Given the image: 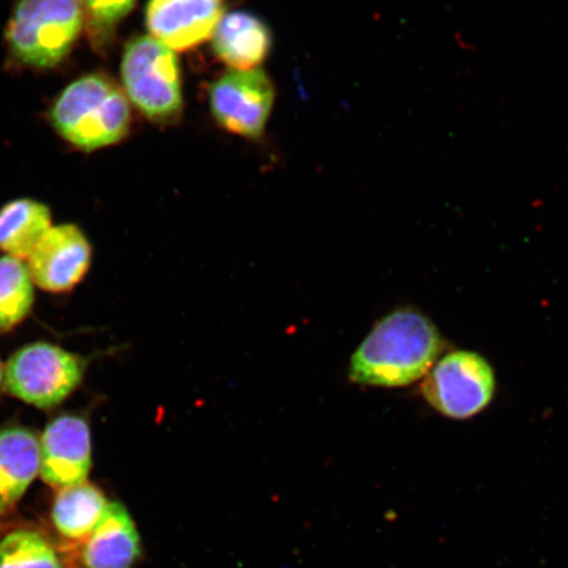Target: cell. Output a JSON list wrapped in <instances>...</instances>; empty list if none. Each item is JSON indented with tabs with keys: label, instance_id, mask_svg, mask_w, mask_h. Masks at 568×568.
<instances>
[{
	"label": "cell",
	"instance_id": "obj_19",
	"mask_svg": "<svg viewBox=\"0 0 568 568\" xmlns=\"http://www.w3.org/2000/svg\"><path fill=\"white\" fill-rule=\"evenodd\" d=\"M2 378H3V371H2V365H0V383H2Z\"/></svg>",
	"mask_w": 568,
	"mask_h": 568
},
{
	"label": "cell",
	"instance_id": "obj_2",
	"mask_svg": "<svg viewBox=\"0 0 568 568\" xmlns=\"http://www.w3.org/2000/svg\"><path fill=\"white\" fill-rule=\"evenodd\" d=\"M51 120L70 144L95 151L124 139L131 126V106L110 77L89 74L69 84L55 99Z\"/></svg>",
	"mask_w": 568,
	"mask_h": 568
},
{
	"label": "cell",
	"instance_id": "obj_10",
	"mask_svg": "<svg viewBox=\"0 0 568 568\" xmlns=\"http://www.w3.org/2000/svg\"><path fill=\"white\" fill-rule=\"evenodd\" d=\"M30 274L39 287L49 293H65L87 275L91 246L77 225L53 226L30 255Z\"/></svg>",
	"mask_w": 568,
	"mask_h": 568
},
{
	"label": "cell",
	"instance_id": "obj_15",
	"mask_svg": "<svg viewBox=\"0 0 568 568\" xmlns=\"http://www.w3.org/2000/svg\"><path fill=\"white\" fill-rule=\"evenodd\" d=\"M110 501L90 483L60 489L52 508V521L57 531L70 541L81 542L101 521Z\"/></svg>",
	"mask_w": 568,
	"mask_h": 568
},
{
	"label": "cell",
	"instance_id": "obj_9",
	"mask_svg": "<svg viewBox=\"0 0 568 568\" xmlns=\"http://www.w3.org/2000/svg\"><path fill=\"white\" fill-rule=\"evenodd\" d=\"M91 437L84 418L63 415L47 426L40 442V475L47 485L65 489L87 483Z\"/></svg>",
	"mask_w": 568,
	"mask_h": 568
},
{
	"label": "cell",
	"instance_id": "obj_13",
	"mask_svg": "<svg viewBox=\"0 0 568 568\" xmlns=\"http://www.w3.org/2000/svg\"><path fill=\"white\" fill-rule=\"evenodd\" d=\"M40 473V443L21 428L0 430V520L11 513Z\"/></svg>",
	"mask_w": 568,
	"mask_h": 568
},
{
	"label": "cell",
	"instance_id": "obj_1",
	"mask_svg": "<svg viewBox=\"0 0 568 568\" xmlns=\"http://www.w3.org/2000/svg\"><path fill=\"white\" fill-rule=\"evenodd\" d=\"M444 351L436 325L415 308H397L374 325L355 351L351 379L359 385L404 387L435 366Z\"/></svg>",
	"mask_w": 568,
	"mask_h": 568
},
{
	"label": "cell",
	"instance_id": "obj_12",
	"mask_svg": "<svg viewBox=\"0 0 568 568\" xmlns=\"http://www.w3.org/2000/svg\"><path fill=\"white\" fill-rule=\"evenodd\" d=\"M272 45L273 36L265 21L244 11L224 16L212 36L213 52L231 69H257Z\"/></svg>",
	"mask_w": 568,
	"mask_h": 568
},
{
	"label": "cell",
	"instance_id": "obj_17",
	"mask_svg": "<svg viewBox=\"0 0 568 568\" xmlns=\"http://www.w3.org/2000/svg\"><path fill=\"white\" fill-rule=\"evenodd\" d=\"M0 568H62L52 545L38 531L13 530L0 541Z\"/></svg>",
	"mask_w": 568,
	"mask_h": 568
},
{
	"label": "cell",
	"instance_id": "obj_6",
	"mask_svg": "<svg viewBox=\"0 0 568 568\" xmlns=\"http://www.w3.org/2000/svg\"><path fill=\"white\" fill-rule=\"evenodd\" d=\"M83 372L84 362L77 355L38 343L12 355L6 367V387L34 407L53 408L80 385Z\"/></svg>",
	"mask_w": 568,
	"mask_h": 568
},
{
	"label": "cell",
	"instance_id": "obj_4",
	"mask_svg": "<svg viewBox=\"0 0 568 568\" xmlns=\"http://www.w3.org/2000/svg\"><path fill=\"white\" fill-rule=\"evenodd\" d=\"M122 80L130 101L154 123L176 122L183 111L180 61L172 49L152 36L128 42Z\"/></svg>",
	"mask_w": 568,
	"mask_h": 568
},
{
	"label": "cell",
	"instance_id": "obj_14",
	"mask_svg": "<svg viewBox=\"0 0 568 568\" xmlns=\"http://www.w3.org/2000/svg\"><path fill=\"white\" fill-rule=\"evenodd\" d=\"M51 210L32 199H18L0 210V252L30 258L36 245L52 229Z\"/></svg>",
	"mask_w": 568,
	"mask_h": 568
},
{
	"label": "cell",
	"instance_id": "obj_8",
	"mask_svg": "<svg viewBox=\"0 0 568 568\" xmlns=\"http://www.w3.org/2000/svg\"><path fill=\"white\" fill-rule=\"evenodd\" d=\"M224 16L225 0H149L146 27L176 53L212 39Z\"/></svg>",
	"mask_w": 568,
	"mask_h": 568
},
{
	"label": "cell",
	"instance_id": "obj_16",
	"mask_svg": "<svg viewBox=\"0 0 568 568\" xmlns=\"http://www.w3.org/2000/svg\"><path fill=\"white\" fill-rule=\"evenodd\" d=\"M33 300L30 270L9 255L0 258V332L23 322L32 310Z\"/></svg>",
	"mask_w": 568,
	"mask_h": 568
},
{
	"label": "cell",
	"instance_id": "obj_5",
	"mask_svg": "<svg viewBox=\"0 0 568 568\" xmlns=\"http://www.w3.org/2000/svg\"><path fill=\"white\" fill-rule=\"evenodd\" d=\"M495 388L493 366L480 354L467 351L445 354L425 375L422 386L429 406L454 420H466L485 410Z\"/></svg>",
	"mask_w": 568,
	"mask_h": 568
},
{
	"label": "cell",
	"instance_id": "obj_7",
	"mask_svg": "<svg viewBox=\"0 0 568 568\" xmlns=\"http://www.w3.org/2000/svg\"><path fill=\"white\" fill-rule=\"evenodd\" d=\"M275 101L272 80L262 69H230L212 84L213 119L224 130L246 139L265 132Z\"/></svg>",
	"mask_w": 568,
	"mask_h": 568
},
{
	"label": "cell",
	"instance_id": "obj_11",
	"mask_svg": "<svg viewBox=\"0 0 568 568\" xmlns=\"http://www.w3.org/2000/svg\"><path fill=\"white\" fill-rule=\"evenodd\" d=\"M78 546L77 568H132L141 557L136 524L119 501L109 504L101 521Z\"/></svg>",
	"mask_w": 568,
	"mask_h": 568
},
{
	"label": "cell",
	"instance_id": "obj_3",
	"mask_svg": "<svg viewBox=\"0 0 568 568\" xmlns=\"http://www.w3.org/2000/svg\"><path fill=\"white\" fill-rule=\"evenodd\" d=\"M83 26L82 0H17L6 41L21 65L48 69L65 59Z\"/></svg>",
	"mask_w": 568,
	"mask_h": 568
},
{
	"label": "cell",
	"instance_id": "obj_18",
	"mask_svg": "<svg viewBox=\"0 0 568 568\" xmlns=\"http://www.w3.org/2000/svg\"><path fill=\"white\" fill-rule=\"evenodd\" d=\"M84 26L92 47L104 52L110 47L116 28L133 10L136 0H82Z\"/></svg>",
	"mask_w": 568,
	"mask_h": 568
}]
</instances>
